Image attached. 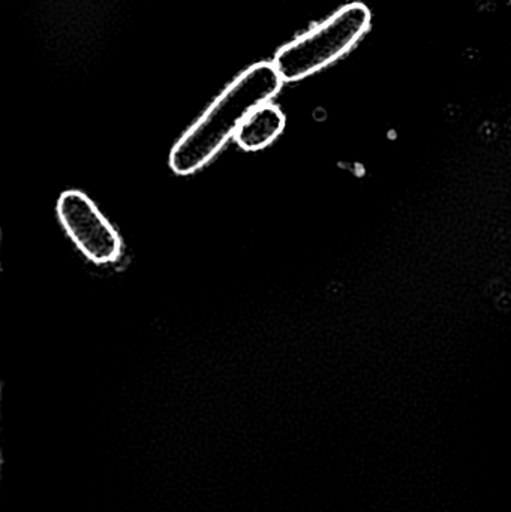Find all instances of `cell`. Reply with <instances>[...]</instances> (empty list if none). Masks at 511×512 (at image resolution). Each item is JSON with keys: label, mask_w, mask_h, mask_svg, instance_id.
<instances>
[{"label": "cell", "mask_w": 511, "mask_h": 512, "mask_svg": "<svg viewBox=\"0 0 511 512\" xmlns=\"http://www.w3.org/2000/svg\"><path fill=\"white\" fill-rule=\"evenodd\" d=\"M66 236L89 261L113 264L122 254V240L98 207L80 191H66L56 206Z\"/></svg>", "instance_id": "3957f363"}, {"label": "cell", "mask_w": 511, "mask_h": 512, "mask_svg": "<svg viewBox=\"0 0 511 512\" xmlns=\"http://www.w3.org/2000/svg\"><path fill=\"white\" fill-rule=\"evenodd\" d=\"M282 84L273 62L255 63L245 69L174 144L171 170L189 176L206 167L236 137L246 117L278 95Z\"/></svg>", "instance_id": "6da1fadb"}, {"label": "cell", "mask_w": 511, "mask_h": 512, "mask_svg": "<svg viewBox=\"0 0 511 512\" xmlns=\"http://www.w3.org/2000/svg\"><path fill=\"white\" fill-rule=\"evenodd\" d=\"M510 2H511V0H510Z\"/></svg>", "instance_id": "5b68a950"}, {"label": "cell", "mask_w": 511, "mask_h": 512, "mask_svg": "<svg viewBox=\"0 0 511 512\" xmlns=\"http://www.w3.org/2000/svg\"><path fill=\"white\" fill-rule=\"evenodd\" d=\"M372 14L363 3H348L275 54L273 65L284 83L303 80L350 53L369 32Z\"/></svg>", "instance_id": "7a4b0ae2"}, {"label": "cell", "mask_w": 511, "mask_h": 512, "mask_svg": "<svg viewBox=\"0 0 511 512\" xmlns=\"http://www.w3.org/2000/svg\"><path fill=\"white\" fill-rule=\"evenodd\" d=\"M284 128V113L269 102L246 117L234 140L243 150L257 152L270 146L282 134Z\"/></svg>", "instance_id": "277c9868"}]
</instances>
